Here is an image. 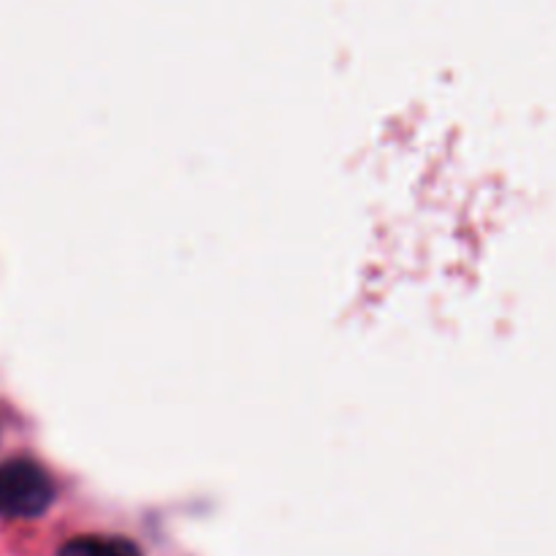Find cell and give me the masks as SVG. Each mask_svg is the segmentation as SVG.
Wrapping results in <instances>:
<instances>
[{"instance_id": "1", "label": "cell", "mask_w": 556, "mask_h": 556, "mask_svg": "<svg viewBox=\"0 0 556 556\" xmlns=\"http://www.w3.org/2000/svg\"><path fill=\"white\" fill-rule=\"evenodd\" d=\"M54 486L47 472L27 459L0 465V516L36 519L52 505Z\"/></svg>"}, {"instance_id": "2", "label": "cell", "mask_w": 556, "mask_h": 556, "mask_svg": "<svg viewBox=\"0 0 556 556\" xmlns=\"http://www.w3.org/2000/svg\"><path fill=\"white\" fill-rule=\"evenodd\" d=\"M58 556H141V552L134 543L125 541V538L85 535L65 543Z\"/></svg>"}]
</instances>
